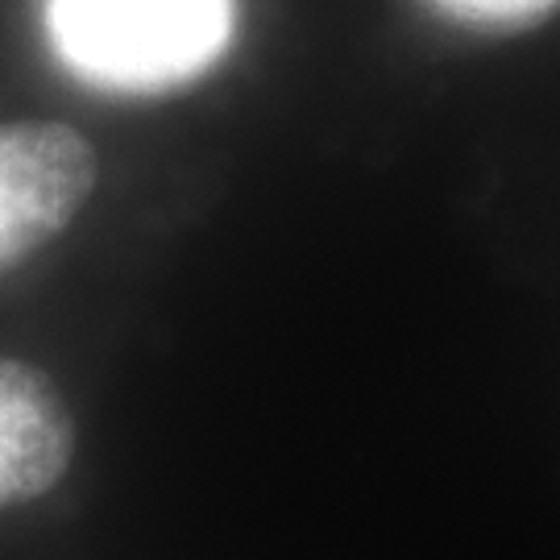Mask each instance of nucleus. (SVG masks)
Returning a JSON list of instances; mask_svg holds the SVG:
<instances>
[{"label":"nucleus","instance_id":"obj_3","mask_svg":"<svg viewBox=\"0 0 560 560\" xmlns=\"http://www.w3.org/2000/svg\"><path fill=\"white\" fill-rule=\"evenodd\" d=\"M71 453L75 428L55 382L25 361H0V511L55 490Z\"/></svg>","mask_w":560,"mask_h":560},{"label":"nucleus","instance_id":"obj_1","mask_svg":"<svg viewBox=\"0 0 560 560\" xmlns=\"http://www.w3.org/2000/svg\"><path fill=\"white\" fill-rule=\"evenodd\" d=\"M46 34L71 71L117 92H162L221 59L229 0H42Z\"/></svg>","mask_w":560,"mask_h":560},{"label":"nucleus","instance_id":"obj_2","mask_svg":"<svg viewBox=\"0 0 560 560\" xmlns=\"http://www.w3.org/2000/svg\"><path fill=\"white\" fill-rule=\"evenodd\" d=\"M96 191V154L59 120L0 125V266L38 254Z\"/></svg>","mask_w":560,"mask_h":560},{"label":"nucleus","instance_id":"obj_4","mask_svg":"<svg viewBox=\"0 0 560 560\" xmlns=\"http://www.w3.org/2000/svg\"><path fill=\"white\" fill-rule=\"evenodd\" d=\"M441 4L474 21H515L527 18V13H540L552 0H441Z\"/></svg>","mask_w":560,"mask_h":560}]
</instances>
